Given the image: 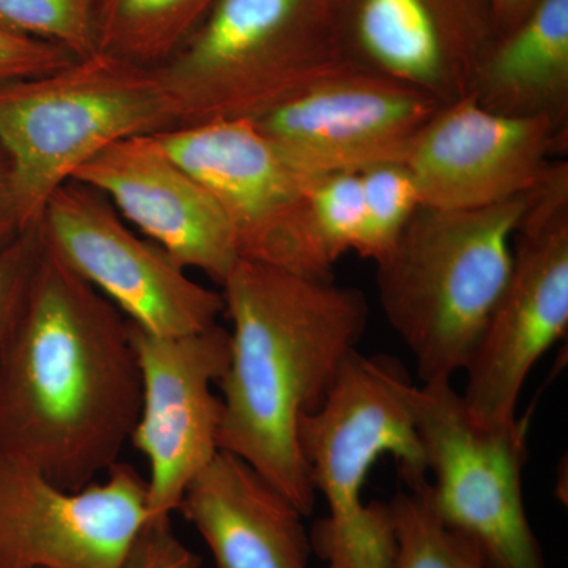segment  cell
<instances>
[{
  "mask_svg": "<svg viewBox=\"0 0 568 568\" xmlns=\"http://www.w3.org/2000/svg\"><path fill=\"white\" fill-rule=\"evenodd\" d=\"M443 106L428 93L354 63L250 122L298 171L323 175L405 162Z\"/></svg>",
  "mask_w": 568,
  "mask_h": 568,
  "instance_id": "4fadbf2b",
  "label": "cell"
},
{
  "mask_svg": "<svg viewBox=\"0 0 568 568\" xmlns=\"http://www.w3.org/2000/svg\"><path fill=\"white\" fill-rule=\"evenodd\" d=\"M469 95L495 114L548 119L568 132V0H538L497 36Z\"/></svg>",
  "mask_w": 568,
  "mask_h": 568,
  "instance_id": "ac0fdd59",
  "label": "cell"
},
{
  "mask_svg": "<svg viewBox=\"0 0 568 568\" xmlns=\"http://www.w3.org/2000/svg\"><path fill=\"white\" fill-rule=\"evenodd\" d=\"M39 226L44 244L71 272L151 334H196L224 312L223 294L190 278L91 186L63 183L44 205Z\"/></svg>",
  "mask_w": 568,
  "mask_h": 568,
  "instance_id": "30bf717a",
  "label": "cell"
},
{
  "mask_svg": "<svg viewBox=\"0 0 568 568\" xmlns=\"http://www.w3.org/2000/svg\"><path fill=\"white\" fill-rule=\"evenodd\" d=\"M175 511L204 538L216 568H308L302 511L230 452H216Z\"/></svg>",
  "mask_w": 568,
  "mask_h": 568,
  "instance_id": "e0dca14e",
  "label": "cell"
},
{
  "mask_svg": "<svg viewBox=\"0 0 568 568\" xmlns=\"http://www.w3.org/2000/svg\"><path fill=\"white\" fill-rule=\"evenodd\" d=\"M413 410L436 517L477 544L491 568H545L523 496L529 418L478 424L452 381L414 387Z\"/></svg>",
  "mask_w": 568,
  "mask_h": 568,
  "instance_id": "52a82bcc",
  "label": "cell"
},
{
  "mask_svg": "<svg viewBox=\"0 0 568 568\" xmlns=\"http://www.w3.org/2000/svg\"><path fill=\"white\" fill-rule=\"evenodd\" d=\"M310 223L325 274L339 257L358 252L364 235V193L358 171L313 175L308 185Z\"/></svg>",
  "mask_w": 568,
  "mask_h": 568,
  "instance_id": "44dd1931",
  "label": "cell"
},
{
  "mask_svg": "<svg viewBox=\"0 0 568 568\" xmlns=\"http://www.w3.org/2000/svg\"><path fill=\"white\" fill-rule=\"evenodd\" d=\"M349 0H216L153 69L175 126L254 121L295 93L354 65Z\"/></svg>",
  "mask_w": 568,
  "mask_h": 568,
  "instance_id": "3957f363",
  "label": "cell"
},
{
  "mask_svg": "<svg viewBox=\"0 0 568 568\" xmlns=\"http://www.w3.org/2000/svg\"><path fill=\"white\" fill-rule=\"evenodd\" d=\"M567 141L548 119L495 114L467 95L436 112L405 163L422 205L487 207L537 189Z\"/></svg>",
  "mask_w": 568,
  "mask_h": 568,
  "instance_id": "5bb4252c",
  "label": "cell"
},
{
  "mask_svg": "<svg viewBox=\"0 0 568 568\" xmlns=\"http://www.w3.org/2000/svg\"><path fill=\"white\" fill-rule=\"evenodd\" d=\"M121 568H201V558L174 534L171 518L151 519Z\"/></svg>",
  "mask_w": 568,
  "mask_h": 568,
  "instance_id": "484cf974",
  "label": "cell"
},
{
  "mask_svg": "<svg viewBox=\"0 0 568 568\" xmlns=\"http://www.w3.org/2000/svg\"><path fill=\"white\" fill-rule=\"evenodd\" d=\"M216 0H95L97 51L156 69Z\"/></svg>",
  "mask_w": 568,
  "mask_h": 568,
  "instance_id": "d6986e66",
  "label": "cell"
},
{
  "mask_svg": "<svg viewBox=\"0 0 568 568\" xmlns=\"http://www.w3.org/2000/svg\"><path fill=\"white\" fill-rule=\"evenodd\" d=\"M497 29L489 0H349L346 40L357 65L447 104L469 95Z\"/></svg>",
  "mask_w": 568,
  "mask_h": 568,
  "instance_id": "2e32d148",
  "label": "cell"
},
{
  "mask_svg": "<svg viewBox=\"0 0 568 568\" xmlns=\"http://www.w3.org/2000/svg\"><path fill=\"white\" fill-rule=\"evenodd\" d=\"M426 480L399 489L388 503L394 517V568H491L470 538L447 528L426 497Z\"/></svg>",
  "mask_w": 568,
  "mask_h": 568,
  "instance_id": "ffe728a7",
  "label": "cell"
},
{
  "mask_svg": "<svg viewBox=\"0 0 568 568\" xmlns=\"http://www.w3.org/2000/svg\"><path fill=\"white\" fill-rule=\"evenodd\" d=\"M171 126L155 71L106 52L0 85V152L22 230L39 223L52 194L104 149Z\"/></svg>",
  "mask_w": 568,
  "mask_h": 568,
  "instance_id": "8992f818",
  "label": "cell"
},
{
  "mask_svg": "<svg viewBox=\"0 0 568 568\" xmlns=\"http://www.w3.org/2000/svg\"><path fill=\"white\" fill-rule=\"evenodd\" d=\"M230 364L220 379V450L244 459L302 515L316 503L298 440L357 351L368 320L362 291L241 257L224 280Z\"/></svg>",
  "mask_w": 568,
  "mask_h": 568,
  "instance_id": "7a4b0ae2",
  "label": "cell"
},
{
  "mask_svg": "<svg viewBox=\"0 0 568 568\" xmlns=\"http://www.w3.org/2000/svg\"><path fill=\"white\" fill-rule=\"evenodd\" d=\"M568 327V164L555 163L519 220L503 293L469 362L463 402L478 424L517 418L523 387Z\"/></svg>",
  "mask_w": 568,
  "mask_h": 568,
  "instance_id": "ba28073f",
  "label": "cell"
},
{
  "mask_svg": "<svg viewBox=\"0 0 568 568\" xmlns=\"http://www.w3.org/2000/svg\"><path fill=\"white\" fill-rule=\"evenodd\" d=\"M495 14L497 36L510 31L536 7L538 0H489Z\"/></svg>",
  "mask_w": 568,
  "mask_h": 568,
  "instance_id": "83f0119b",
  "label": "cell"
},
{
  "mask_svg": "<svg viewBox=\"0 0 568 568\" xmlns=\"http://www.w3.org/2000/svg\"><path fill=\"white\" fill-rule=\"evenodd\" d=\"M0 31L88 58L97 52L95 0H0Z\"/></svg>",
  "mask_w": 568,
  "mask_h": 568,
  "instance_id": "603a6c76",
  "label": "cell"
},
{
  "mask_svg": "<svg viewBox=\"0 0 568 568\" xmlns=\"http://www.w3.org/2000/svg\"><path fill=\"white\" fill-rule=\"evenodd\" d=\"M104 476L65 489L0 454V568H121L152 518L148 478L121 462Z\"/></svg>",
  "mask_w": 568,
  "mask_h": 568,
  "instance_id": "8fae6325",
  "label": "cell"
},
{
  "mask_svg": "<svg viewBox=\"0 0 568 568\" xmlns=\"http://www.w3.org/2000/svg\"><path fill=\"white\" fill-rule=\"evenodd\" d=\"M41 248L39 223L0 245V358L20 316Z\"/></svg>",
  "mask_w": 568,
  "mask_h": 568,
  "instance_id": "cb8c5ba5",
  "label": "cell"
},
{
  "mask_svg": "<svg viewBox=\"0 0 568 568\" xmlns=\"http://www.w3.org/2000/svg\"><path fill=\"white\" fill-rule=\"evenodd\" d=\"M141 402L129 320L43 241L0 358V454L88 487L119 463Z\"/></svg>",
  "mask_w": 568,
  "mask_h": 568,
  "instance_id": "6da1fadb",
  "label": "cell"
},
{
  "mask_svg": "<svg viewBox=\"0 0 568 568\" xmlns=\"http://www.w3.org/2000/svg\"><path fill=\"white\" fill-rule=\"evenodd\" d=\"M179 166L212 194L245 260L331 280L317 257L308 185L250 121H211L152 134Z\"/></svg>",
  "mask_w": 568,
  "mask_h": 568,
  "instance_id": "9c48e42d",
  "label": "cell"
},
{
  "mask_svg": "<svg viewBox=\"0 0 568 568\" xmlns=\"http://www.w3.org/2000/svg\"><path fill=\"white\" fill-rule=\"evenodd\" d=\"M13 186H11L9 164L0 152V245L22 233Z\"/></svg>",
  "mask_w": 568,
  "mask_h": 568,
  "instance_id": "4316f807",
  "label": "cell"
},
{
  "mask_svg": "<svg viewBox=\"0 0 568 568\" xmlns=\"http://www.w3.org/2000/svg\"><path fill=\"white\" fill-rule=\"evenodd\" d=\"M73 61L69 51L55 44L0 31V85L50 73Z\"/></svg>",
  "mask_w": 568,
  "mask_h": 568,
  "instance_id": "d4e9b609",
  "label": "cell"
},
{
  "mask_svg": "<svg viewBox=\"0 0 568 568\" xmlns=\"http://www.w3.org/2000/svg\"><path fill=\"white\" fill-rule=\"evenodd\" d=\"M410 383L387 357L355 351L316 413L298 425L313 487L328 517L313 528L312 549L325 568H394L396 537L390 506L365 504L362 493L377 459L390 455L406 484L428 478L413 410Z\"/></svg>",
  "mask_w": 568,
  "mask_h": 568,
  "instance_id": "5b68a950",
  "label": "cell"
},
{
  "mask_svg": "<svg viewBox=\"0 0 568 568\" xmlns=\"http://www.w3.org/2000/svg\"><path fill=\"white\" fill-rule=\"evenodd\" d=\"M71 181L102 193L126 223L186 271L223 284L241 260L233 227L212 194L152 134L114 142Z\"/></svg>",
  "mask_w": 568,
  "mask_h": 568,
  "instance_id": "9a60e30c",
  "label": "cell"
},
{
  "mask_svg": "<svg viewBox=\"0 0 568 568\" xmlns=\"http://www.w3.org/2000/svg\"><path fill=\"white\" fill-rule=\"evenodd\" d=\"M130 338L142 383L130 443L149 463L151 519L171 518L220 450L223 405L213 386L230 364V331L215 324L196 334L156 335L130 323Z\"/></svg>",
  "mask_w": 568,
  "mask_h": 568,
  "instance_id": "7c38bea8",
  "label": "cell"
},
{
  "mask_svg": "<svg viewBox=\"0 0 568 568\" xmlns=\"http://www.w3.org/2000/svg\"><path fill=\"white\" fill-rule=\"evenodd\" d=\"M536 190L463 211L420 205L376 264L381 308L416 358L422 384L465 372L507 282L515 231Z\"/></svg>",
  "mask_w": 568,
  "mask_h": 568,
  "instance_id": "277c9868",
  "label": "cell"
},
{
  "mask_svg": "<svg viewBox=\"0 0 568 568\" xmlns=\"http://www.w3.org/2000/svg\"><path fill=\"white\" fill-rule=\"evenodd\" d=\"M358 174L365 222L357 254L377 264L394 248L399 234L420 207V197L405 162L373 164Z\"/></svg>",
  "mask_w": 568,
  "mask_h": 568,
  "instance_id": "7402d4cb",
  "label": "cell"
}]
</instances>
